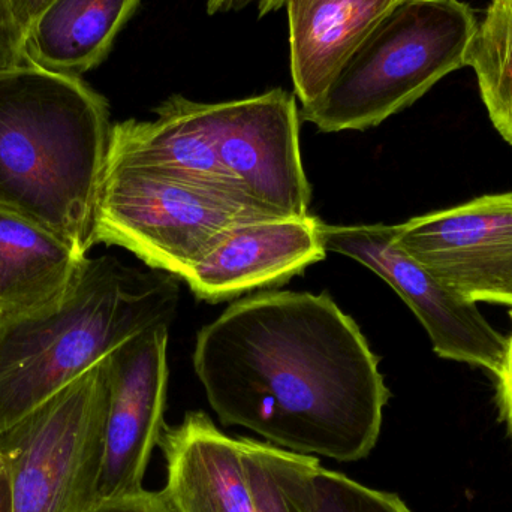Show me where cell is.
Segmentation results:
<instances>
[{
	"label": "cell",
	"instance_id": "obj_1",
	"mask_svg": "<svg viewBox=\"0 0 512 512\" xmlns=\"http://www.w3.org/2000/svg\"><path fill=\"white\" fill-rule=\"evenodd\" d=\"M195 373L225 426L337 462L378 444L390 390L357 322L328 294L274 291L231 304L197 336Z\"/></svg>",
	"mask_w": 512,
	"mask_h": 512
},
{
	"label": "cell",
	"instance_id": "obj_2",
	"mask_svg": "<svg viewBox=\"0 0 512 512\" xmlns=\"http://www.w3.org/2000/svg\"><path fill=\"white\" fill-rule=\"evenodd\" d=\"M111 129L107 99L77 75L32 63L0 74V209L87 255Z\"/></svg>",
	"mask_w": 512,
	"mask_h": 512
},
{
	"label": "cell",
	"instance_id": "obj_3",
	"mask_svg": "<svg viewBox=\"0 0 512 512\" xmlns=\"http://www.w3.org/2000/svg\"><path fill=\"white\" fill-rule=\"evenodd\" d=\"M174 277L87 256L56 300L0 319V435L132 337L171 325L180 298Z\"/></svg>",
	"mask_w": 512,
	"mask_h": 512
},
{
	"label": "cell",
	"instance_id": "obj_4",
	"mask_svg": "<svg viewBox=\"0 0 512 512\" xmlns=\"http://www.w3.org/2000/svg\"><path fill=\"white\" fill-rule=\"evenodd\" d=\"M478 21L462 0H403L304 105L303 119L321 132L381 125L465 68Z\"/></svg>",
	"mask_w": 512,
	"mask_h": 512
},
{
	"label": "cell",
	"instance_id": "obj_5",
	"mask_svg": "<svg viewBox=\"0 0 512 512\" xmlns=\"http://www.w3.org/2000/svg\"><path fill=\"white\" fill-rule=\"evenodd\" d=\"M273 216L221 189L107 159L93 243L128 249L153 270L183 279L225 230Z\"/></svg>",
	"mask_w": 512,
	"mask_h": 512
},
{
	"label": "cell",
	"instance_id": "obj_6",
	"mask_svg": "<svg viewBox=\"0 0 512 512\" xmlns=\"http://www.w3.org/2000/svg\"><path fill=\"white\" fill-rule=\"evenodd\" d=\"M108 357L0 435L14 512H87L98 502Z\"/></svg>",
	"mask_w": 512,
	"mask_h": 512
},
{
	"label": "cell",
	"instance_id": "obj_7",
	"mask_svg": "<svg viewBox=\"0 0 512 512\" xmlns=\"http://www.w3.org/2000/svg\"><path fill=\"white\" fill-rule=\"evenodd\" d=\"M321 237L325 251L355 259L402 297L429 334L436 355L483 367L495 376L501 372L507 337L492 327L477 304L451 291L397 246L396 225L322 224Z\"/></svg>",
	"mask_w": 512,
	"mask_h": 512
},
{
	"label": "cell",
	"instance_id": "obj_8",
	"mask_svg": "<svg viewBox=\"0 0 512 512\" xmlns=\"http://www.w3.org/2000/svg\"><path fill=\"white\" fill-rule=\"evenodd\" d=\"M222 167L254 203L282 218L309 216L295 95L283 89L210 104Z\"/></svg>",
	"mask_w": 512,
	"mask_h": 512
},
{
	"label": "cell",
	"instance_id": "obj_9",
	"mask_svg": "<svg viewBox=\"0 0 512 512\" xmlns=\"http://www.w3.org/2000/svg\"><path fill=\"white\" fill-rule=\"evenodd\" d=\"M396 243L465 300L512 309V192L409 219Z\"/></svg>",
	"mask_w": 512,
	"mask_h": 512
},
{
	"label": "cell",
	"instance_id": "obj_10",
	"mask_svg": "<svg viewBox=\"0 0 512 512\" xmlns=\"http://www.w3.org/2000/svg\"><path fill=\"white\" fill-rule=\"evenodd\" d=\"M170 325H156L108 357L105 453L98 502L134 495L164 432Z\"/></svg>",
	"mask_w": 512,
	"mask_h": 512
},
{
	"label": "cell",
	"instance_id": "obj_11",
	"mask_svg": "<svg viewBox=\"0 0 512 512\" xmlns=\"http://www.w3.org/2000/svg\"><path fill=\"white\" fill-rule=\"evenodd\" d=\"M321 227L313 216L239 222L219 236L183 280L200 300L212 303L286 282L327 255Z\"/></svg>",
	"mask_w": 512,
	"mask_h": 512
},
{
	"label": "cell",
	"instance_id": "obj_12",
	"mask_svg": "<svg viewBox=\"0 0 512 512\" xmlns=\"http://www.w3.org/2000/svg\"><path fill=\"white\" fill-rule=\"evenodd\" d=\"M159 448L165 492L177 512H258L240 438L218 429L203 411L165 424Z\"/></svg>",
	"mask_w": 512,
	"mask_h": 512
},
{
	"label": "cell",
	"instance_id": "obj_13",
	"mask_svg": "<svg viewBox=\"0 0 512 512\" xmlns=\"http://www.w3.org/2000/svg\"><path fill=\"white\" fill-rule=\"evenodd\" d=\"M155 116L113 125L108 161L185 177L264 209L249 200L222 167L210 104L173 95L155 108Z\"/></svg>",
	"mask_w": 512,
	"mask_h": 512
},
{
	"label": "cell",
	"instance_id": "obj_14",
	"mask_svg": "<svg viewBox=\"0 0 512 512\" xmlns=\"http://www.w3.org/2000/svg\"><path fill=\"white\" fill-rule=\"evenodd\" d=\"M403 0H285L295 98L309 105Z\"/></svg>",
	"mask_w": 512,
	"mask_h": 512
},
{
	"label": "cell",
	"instance_id": "obj_15",
	"mask_svg": "<svg viewBox=\"0 0 512 512\" xmlns=\"http://www.w3.org/2000/svg\"><path fill=\"white\" fill-rule=\"evenodd\" d=\"M86 258L47 228L0 209V319L56 300Z\"/></svg>",
	"mask_w": 512,
	"mask_h": 512
},
{
	"label": "cell",
	"instance_id": "obj_16",
	"mask_svg": "<svg viewBox=\"0 0 512 512\" xmlns=\"http://www.w3.org/2000/svg\"><path fill=\"white\" fill-rule=\"evenodd\" d=\"M141 0H51L26 30L32 65L77 75L104 62Z\"/></svg>",
	"mask_w": 512,
	"mask_h": 512
},
{
	"label": "cell",
	"instance_id": "obj_17",
	"mask_svg": "<svg viewBox=\"0 0 512 512\" xmlns=\"http://www.w3.org/2000/svg\"><path fill=\"white\" fill-rule=\"evenodd\" d=\"M496 131L512 146V0H490L466 54Z\"/></svg>",
	"mask_w": 512,
	"mask_h": 512
},
{
	"label": "cell",
	"instance_id": "obj_18",
	"mask_svg": "<svg viewBox=\"0 0 512 512\" xmlns=\"http://www.w3.org/2000/svg\"><path fill=\"white\" fill-rule=\"evenodd\" d=\"M300 512H411L394 493L370 489L340 472L324 469L316 457L295 460Z\"/></svg>",
	"mask_w": 512,
	"mask_h": 512
},
{
	"label": "cell",
	"instance_id": "obj_19",
	"mask_svg": "<svg viewBox=\"0 0 512 512\" xmlns=\"http://www.w3.org/2000/svg\"><path fill=\"white\" fill-rule=\"evenodd\" d=\"M258 512H300L295 490L297 454L256 439L240 438Z\"/></svg>",
	"mask_w": 512,
	"mask_h": 512
},
{
	"label": "cell",
	"instance_id": "obj_20",
	"mask_svg": "<svg viewBox=\"0 0 512 512\" xmlns=\"http://www.w3.org/2000/svg\"><path fill=\"white\" fill-rule=\"evenodd\" d=\"M26 65H30L26 54V32L8 0H0V74Z\"/></svg>",
	"mask_w": 512,
	"mask_h": 512
},
{
	"label": "cell",
	"instance_id": "obj_21",
	"mask_svg": "<svg viewBox=\"0 0 512 512\" xmlns=\"http://www.w3.org/2000/svg\"><path fill=\"white\" fill-rule=\"evenodd\" d=\"M87 512H177L165 490H141L134 495L99 501Z\"/></svg>",
	"mask_w": 512,
	"mask_h": 512
},
{
	"label": "cell",
	"instance_id": "obj_22",
	"mask_svg": "<svg viewBox=\"0 0 512 512\" xmlns=\"http://www.w3.org/2000/svg\"><path fill=\"white\" fill-rule=\"evenodd\" d=\"M496 379H498L499 408H501L502 417L507 421L512 435V334L508 339L504 364H502L501 372L496 375Z\"/></svg>",
	"mask_w": 512,
	"mask_h": 512
},
{
	"label": "cell",
	"instance_id": "obj_23",
	"mask_svg": "<svg viewBox=\"0 0 512 512\" xmlns=\"http://www.w3.org/2000/svg\"><path fill=\"white\" fill-rule=\"evenodd\" d=\"M256 5L259 17L271 14L285 5V0H206L209 15L225 14V12L239 11L246 6Z\"/></svg>",
	"mask_w": 512,
	"mask_h": 512
},
{
	"label": "cell",
	"instance_id": "obj_24",
	"mask_svg": "<svg viewBox=\"0 0 512 512\" xmlns=\"http://www.w3.org/2000/svg\"><path fill=\"white\" fill-rule=\"evenodd\" d=\"M24 32L36 20L39 14L50 5L51 0H8Z\"/></svg>",
	"mask_w": 512,
	"mask_h": 512
},
{
	"label": "cell",
	"instance_id": "obj_25",
	"mask_svg": "<svg viewBox=\"0 0 512 512\" xmlns=\"http://www.w3.org/2000/svg\"><path fill=\"white\" fill-rule=\"evenodd\" d=\"M0 512H14L8 469L0 456Z\"/></svg>",
	"mask_w": 512,
	"mask_h": 512
}]
</instances>
